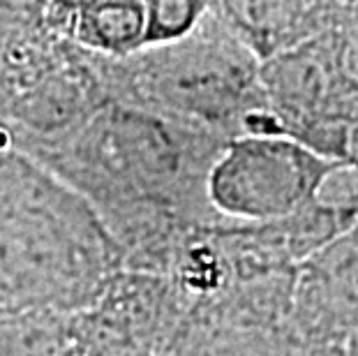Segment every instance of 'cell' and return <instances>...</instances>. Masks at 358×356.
Returning a JSON list of instances; mask_svg holds the SVG:
<instances>
[{
	"mask_svg": "<svg viewBox=\"0 0 358 356\" xmlns=\"http://www.w3.org/2000/svg\"><path fill=\"white\" fill-rule=\"evenodd\" d=\"M113 63L123 65L116 79L134 100L127 107L206 127L243 125L248 113L264 109L255 60L229 30L206 35L199 26L176 44Z\"/></svg>",
	"mask_w": 358,
	"mask_h": 356,
	"instance_id": "obj_1",
	"label": "cell"
},
{
	"mask_svg": "<svg viewBox=\"0 0 358 356\" xmlns=\"http://www.w3.org/2000/svg\"><path fill=\"white\" fill-rule=\"evenodd\" d=\"M196 130L134 107L104 109L65 150L90 192L118 206H169L194 176Z\"/></svg>",
	"mask_w": 358,
	"mask_h": 356,
	"instance_id": "obj_2",
	"label": "cell"
},
{
	"mask_svg": "<svg viewBox=\"0 0 358 356\" xmlns=\"http://www.w3.org/2000/svg\"><path fill=\"white\" fill-rule=\"evenodd\" d=\"M340 162L289 134H238L206 171V197L220 213L273 222L299 213Z\"/></svg>",
	"mask_w": 358,
	"mask_h": 356,
	"instance_id": "obj_3",
	"label": "cell"
},
{
	"mask_svg": "<svg viewBox=\"0 0 358 356\" xmlns=\"http://www.w3.org/2000/svg\"><path fill=\"white\" fill-rule=\"evenodd\" d=\"M51 26L72 44L109 60L143 51L146 3H65L49 5Z\"/></svg>",
	"mask_w": 358,
	"mask_h": 356,
	"instance_id": "obj_4",
	"label": "cell"
},
{
	"mask_svg": "<svg viewBox=\"0 0 358 356\" xmlns=\"http://www.w3.org/2000/svg\"><path fill=\"white\" fill-rule=\"evenodd\" d=\"M208 17V5L187 3V0H166L146 3V40L143 51L176 44L192 35L201 21Z\"/></svg>",
	"mask_w": 358,
	"mask_h": 356,
	"instance_id": "obj_5",
	"label": "cell"
}]
</instances>
